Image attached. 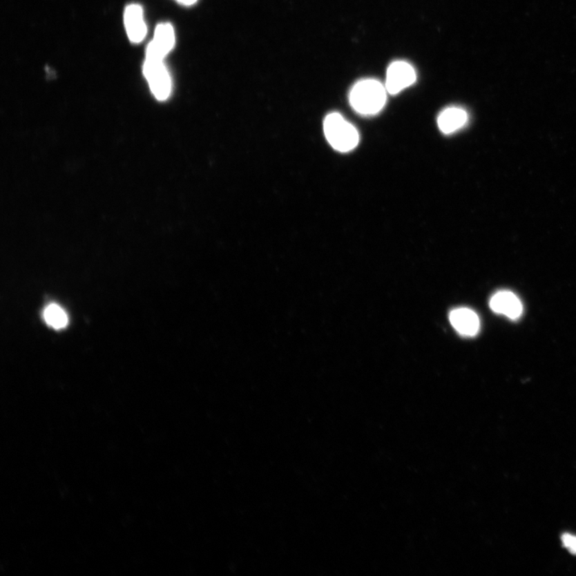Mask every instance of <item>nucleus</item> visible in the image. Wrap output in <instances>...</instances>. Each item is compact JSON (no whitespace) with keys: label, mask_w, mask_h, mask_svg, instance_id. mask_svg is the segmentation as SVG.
<instances>
[{"label":"nucleus","mask_w":576,"mask_h":576,"mask_svg":"<svg viewBox=\"0 0 576 576\" xmlns=\"http://www.w3.org/2000/svg\"><path fill=\"white\" fill-rule=\"evenodd\" d=\"M416 74L412 66L406 62L397 61L387 69L386 90L396 95L415 83Z\"/></svg>","instance_id":"20e7f679"},{"label":"nucleus","mask_w":576,"mask_h":576,"mask_svg":"<svg viewBox=\"0 0 576 576\" xmlns=\"http://www.w3.org/2000/svg\"><path fill=\"white\" fill-rule=\"evenodd\" d=\"M386 93V88L377 80L360 81L351 90L352 107L361 115H376L380 113L385 105Z\"/></svg>","instance_id":"f257e3e1"},{"label":"nucleus","mask_w":576,"mask_h":576,"mask_svg":"<svg viewBox=\"0 0 576 576\" xmlns=\"http://www.w3.org/2000/svg\"><path fill=\"white\" fill-rule=\"evenodd\" d=\"M144 75L156 99L160 101L169 99L171 92V79L164 60L146 59Z\"/></svg>","instance_id":"7ed1b4c3"},{"label":"nucleus","mask_w":576,"mask_h":576,"mask_svg":"<svg viewBox=\"0 0 576 576\" xmlns=\"http://www.w3.org/2000/svg\"><path fill=\"white\" fill-rule=\"evenodd\" d=\"M180 3L186 5V6H189V5L194 4L197 0H177Z\"/></svg>","instance_id":"f8f14e48"},{"label":"nucleus","mask_w":576,"mask_h":576,"mask_svg":"<svg viewBox=\"0 0 576 576\" xmlns=\"http://www.w3.org/2000/svg\"><path fill=\"white\" fill-rule=\"evenodd\" d=\"M124 24L126 32L131 42H142L146 35L142 7L138 4H131L125 10Z\"/></svg>","instance_id":"423d86ee"},{"label":"nucleus","mask_w":576,"mask_h":576,"mask_svg":"<svg viewBox=\"0 0 576 576\" xmlns=\"http://www.w3.org/2000/svg\"><path fill=\"white\" fill-rule=\"evenodd\" d=\"M174 28L169 23H160L155 28L154 38L150 44L165 57L175 46Z\"/></svg>","instance_id":"1a4fd4ad"},{"label":"nucleus","mask_w":576,"mask_h":576,"mask_svg":"<svg viewBox=\"0 0 576 576\" xmlns=\"http://www.w3.org/2000/svg\"><path fill=\"white\" fill-rule=\"evenodd\" d=\"M323 130L332 148L340 153L353 150L360 142V135L356 128L340 114L328 115L323 123Z\"/></svg>","instance_id":"f03ea898"},{"label":"nucleus","mask_w":576,"mask_h":576,"mask_svg":"<svg viewBox=\"0 0 576 576\" xmlns=\"http://www.w3.org/2000/svg\"><path fill=\"white\" fill-rule=\"evenodd\" d=\"M450 322L459 334L472 337L479 331L480 321L477 313L468 308H457L450 313Z\"/></svg>","instance_id":"0eeeda50"},{"label":"nucleus","mask_w":576,"mask_h":576,"mask_svg":"<svg viewBox=\"0 0 576 576\" xmlns=\"http://www.w3.org/2000/svg\"><path fill=\"white\" fill-rule=\"evenodd\" d=\"M44 318L48 325L55 329H62L68 323V317L63 308L55 304L50 305L45 308Z\"/></svg>","instance_id":"9d476101"},{"label":"nucleus","mask_w":576,"mask_h":576,"mask_svg":"<svg viewBox=\"0 0 576 576\" xmlns=\"http://www.w3.org/2000/svg\"><path fill=\"white\" fill-rule=\"evenodd\" d=\"M564 547L570 553L576 555V537L573 534L564 533L561 537Z\"/></svg>","instance_id":"9b49d317"},{"label":"nucleus","mask_w":576,"mask_h":576,"mask_svg":"<svg viewBox=\"0 0 576 576\" xmlns=\"http://www.w3.org/2000/svg\"><path fill=\"white\" fill-rule=\"evenodd\" d=\"M468 113L459 108H448L438 118L439 129L444 134H452L466 124Z\"/></svg>","instance_id":"6e6552de"},{"label":"nucleus","mask_w":576,"mask_h":576,"mask_svg":"<svg viewBox=\"0 0 576 576\" xmlns=\"http://www.w3.org/2000/svg\"><path fill=\"white\" fill-rule=\"evenodd\" d=\"M490 307L497 314L503 315L511 320H517L523 313V305L513 292L501 291L496 293L490 300Z\"/></svg>","instance_id":"39448f33"}]
</instances>
